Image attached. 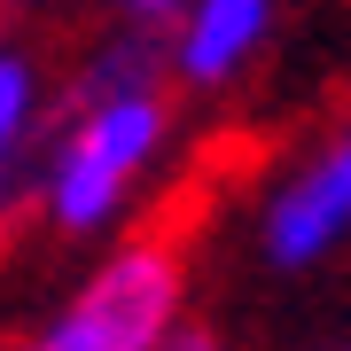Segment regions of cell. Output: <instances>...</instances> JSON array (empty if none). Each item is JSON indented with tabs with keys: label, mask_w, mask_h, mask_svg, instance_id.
Returning a JSON list of instances; mask_svg holds the SVG:
<instances>
[{
	"label": "cell",
	"mask_w": 351,
	"mask_h": 351,
	"mask_svg": "<svg viewBox=\"0 0 351 351\" xmlns=\"http://www.w3.org/2000/svg\"><path fill=\"white\" fill-rule=\"evenodd\" d=\"M180 320H188V265H180V250L164 234H125L8 351H156Z\"/></svg>",
	"instance_id": "obj_2"
},
{
	"label": "cell",
	"mask_w": 351,
	"mask_h": 351,
	"mask_svg": "<svg viewBox=\"0 0 351 351\" xmlns=\"http://www.w3.org/2000/svg\"><path fill=\"white\" fill-rule=\"evenodd\" d=\"M47 117H55L47 71H39L16 39H0V180H32Z\"/></svg>",
	"instance_id": "obj_5"
},
{
	"label": "cell",
	"mask_w": 351,
	"mask_h": 351,
	"mask_svg": "<svg viewBox=\"0 0 351 351\" xmlns=\"http://www.w3.org/2000/svg\"><path fill=\"white\" fill-rule=\"evenodd\" d=\"M343 242H351V117L320 149H304L258 203V250L281 274L328 265Z\"/></svg>",
	"instance_id": "obj_3"
},
{
	"label": "cell",
	"mask_w": 351,
	"mask_h": 351,
	"mask_svg": "<svg viewBox=\"0 0 351 351\" xmlns=\"http://www.w3.org/2000/svg\"><path fill=\"white\" fill-rule=\"evenodd\" d=\"M172 149V94L164 86H117V94H63L47 117L32 164V203L55 234L101 242L133 211V195L156 180Z\"/></svg>",
	"instance_id": "obj_1"
},
{
	"label": "cell",
	"mask_w": 351,
	"mask_h": 351,
	"mask_svg": "<svg viewBox=\"0 0 351 351\" xmlns=\"http://www.w3.org/2000/svg\"><path fill=\"white\" fill-rule=\"evenodd\" d=\"M0 39H8V16H0Z\"/></svg>",
	"instance_id": "obj_9"
},
{
	"label": "cell",
	"mask_w": 351,
	"mask_h": 351,
	"mask_svg": "<svg viewBox=\"0 0 351 351\" xmlns=\"http://www.w3.org/2000/svg\"><path fill=\"white\" fill-rule=\"evenodd\" d=\"M281 8L274 0H180V16L164 24V78L188 94H226L242 71L274 47Z\"/></svg>",
	"instance_id": "obj_4"
},
{
	"label": "cell",
	"mask_w": 351,
	"mask_h": 351,
	"mask_svg": "<svg viewBox=\"0 0 351 351\" xmlns=\"http://www.w3.org/2000/svg\"><path fill=\"white\" fill-rule=\"evenodd\" d=\"M117 8H125V24H149V32H164L180 16V0H117Z\"/></svg>",
	"instance_id": "obj_6"
},
{
	"label": "cell",
	"mask_w": 351,
	"mask_h": 351,
	"mask_svg": "<svg viewBox=\"0 0 351 351\" xmlns=\"http://www.w3.org/2000/svg\"><path fill=\"white\" fill-rule=\"evenodd\" d=\"M24 8H39V0H0V16H24Z\"/></svg>",
	"instance_id": "obj_8"
},
{
	"label": "cell",
	"mask_w": 351,
	"mask_h": 351,
	"mask_svg": "<svg viewBox=\"0 0 351 351\" xmlns=\"http://www.w3.org/2000/svg\"><path fill=\"white\" fill-rule=\"evenodd\" d=\"M156 351H219V343H211V328H195V320H180V328H172V336H164Z\"/></svg>",
	"instance_id": "obj_7"
}]
</instances>
